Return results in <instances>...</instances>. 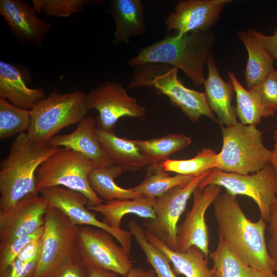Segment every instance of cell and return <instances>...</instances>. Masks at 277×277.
I'll return each mask as SVG.
<instances>
[{
	"mask_svg": "<svg viewBox=\"0 0 277 277\" xmlns=\"http://www.w3.org/2000/svg\"><path fill=\"white\" fill-rule=\"evenodd\" d=\"M213 205L219 239L247 264L265 273H275L265 240V221L248 219L236 196L226 190L216 197Z\"/></svg>",
	"mask_w": 277,
	"mask_h": 277,
	"instance_id": "obj_1",
	"label": "cell"
},
{
	"mask_svg": "<svg viewBox=\"0 0 277 277\" xmlns=\"http://www.w3.org/2000/svg\"><path fill=\"white\" fill-rule=\"evenodd\" d=\"M214 41L210 30L181 36L175 33L142 48L128 62L134 67L151 63L167 64L181 70L194 85H201L205 80V64L211 53Z\"/></svg>",
	"mask_w": 277,
	"mask_h": 277,
	"instance_id": "obj_2",
	"label": "cell"
},
{
	"mask_svg": "<svg viewBox=\"0 0 277 277\" xmlns=\"http://www.w3.org/2000/svg\"><path fill=\"white\" fill-rule=\"evenodd\" d=\"M60 148L32 142L27 132L17 135L8 156L0 166V210H6L25 196L39 193L36 172L45 160Z\"/></svg>",
	"mask_w": 277,
	"mask_h": 277,
	"instance_id": "obj_3",
	"label": "cell"
},
{
	"mask_svg": "<svg viewBox=\"0 0 277 277\" xmlns=\"http://www.w3.org/2000/svg\"><path fill=\"white\" fill-rule=\"evenodd\" d=\"M178 69L172 66L151 63L135 67L128 88L146 87L167 96L192 122L206 116L218 122L208 104L205 92L185 87L178 76Z\"/></svg>",
	"mask_w": 277,
	"mask_h": 277,
	"instance_id": "obj_4",
	"label": "cell"
},
{
	"mask_svg": "<svg viewBox=\"0 0 277 277\" xmlns=\"http://www.w3.org/2000/svg\"><path fill=\"white\" fill-rule=\"evenodd\" d=\"M30 111L31 122L27 133L32 142L39 145L47 144L63 128L79 123L90 111L84 92L62 93L56 89L38 101Z\"/></svg>",
	"mask_w": 277,
	"mask_h": 277,
	"instance_id": "obj_5",
	"label": "cell"
},
{
	"mask_svg": "<svg viewBox=\"0 0 277 277\" xmlns=\"http://www.w3.org/2000/svg\"><path fill=\"white\" fill-rule=\"evenodd\" d=\"M221 127L223 143L222 150L217 154L216 169L248 174L261 170L270 162L272 150L265 146L262 132L255 125L238 122Z\"/></svg>",
	"mask_w": 277,
	"mask_h": 277,
	"instance_id": "obj_6",
	"label": "cell"
},
{
	"mask_svg": "<svg viewBox=\"0 0 277 277\" xmlns=\"http://www.w3.org/2000/svg\"><path fill=\"white\" fill-rule=\"evenodd\" d=\"M95 167L78 152L60 147L37 169L36 191L39 193L45 188L61 186L83 194L89 201L88 206L102 204L105 201L91 189L88 179L89 174Z\"/></svg>",
	"mask_w": 277,
	"mask_h": 277,
	"instance_id": "obj_7",
	"label": "cell"
},
{
	"mask_svg": "<svg viewBox=\"0 0 277 277\" xmlns=\"http://www.w3.org/2000/svg\"><path fill=\"white\" fill-rule=\"evenodd\" d=\"M210 185L224 187L232 195L252 198L259 207L261 218L269 219L271 204L277 197V174L270 163L251 174L229 173L213 169L199 185L203 188Z\"/></svg>",
	"mask_w": 277,
	"mask_h": 277,
	"instance_id": "obj_8",
	"label": "cell"
},
{
	"mask_svg": "<svg viewBox=\"0 0 277 277\" xmlns=\"http://www.w3.org/2000/svg\"><path fill=\"white\" fill-rule=\"evenodd\" d=\"M79 227L60 210L48 207L42 249L34 277H49L60 265L77 253L75 242Z\"/></svg>",
	"mask_w": 277,
	"mask_h": 277,
	"instance_id": "obj_9",
	"label": "cell"
},
{
	"mask_svg": "<svg viewBox=\"0 0 277 277\" xmlns=\"http://www.w3.org/2000/svg\"><path fill=\"white\" fill-rule=\"evenodd\" d=\"M114 239L103 229L80 226L75 242L76 251L87 267L114 272L124 277L133 267L132 262L130 254Z\"/></svg>",
	"mask_w": 277,
	"mask_h": 277,
	"instance_id": "obj_10",
	"label": "cell"
},
{
	"mask_svg": "<svg viewBox=\"0 0 277 277\" xmlns=\"http://www.w3.org/2000/svg\"><path fill=\"white\" fill-rule=\"evenodd\" d=\"M211 170L192 178L187 184L172 188L156 199L153 206L154 218L144 223V230L170 249L177 250V222L191 195Z\"/></svg>",
	"mask_w": 277,
	"mask_h": 277,
	"instance_id": "obj_11",
	"label": "cell"
},
{
	"mask_svg": "<svg viewBox=\"0 0 277 277\" xmlns=\"http://www.w3.org/2000/svg\"><path fill=\"white\" fill-rule=\"evenodd\" d=\"M87 103L89 111L95 109L98 112L97 128L107 131H113L121 117L143 118L147 115L145 108L128 94L126 89L113 82H107L92 89L87 94Z\"/></svg>",
	"mask_w": 277,
	"mask_h": 277,
	"instance_id": "obj_12",
	"label": "cell"
},
{
	"mask_svg": "<svg viewBox=\"0 0 277 277\" xmlns=\"http://www.w3.org/2000/svg\"><path fill=\"white\" fill-rule=\"evenodd\" d=\"M39 194L48 207L56 208L63 212L74 224L88 225L103 229L110 232L128 253H130L132 234L129 231L116 230L100 221L93 211L89 210L88 199L82 193L61 187L43 189Z\"/></svg>",
	"mask_w": 277,
	"mask_h": 277,
	"instance_id": "obj_13",
	"label": "cell"
},
{
	"mask_svg": "<svg viewBox=\"0 0 277 277\" xmlns=\"http://www.w3.org/2000/svg\"><path fill=\"white\" fill-rule=\"evenodd\" d=\"M221 190V187L215 185H210L203 188L199 186L194 190L192 207L177 227L176 251L185 252L194 246L202 250L209 258V234L205 213Z\"/></svg>",
	"mask_w": 277,
	"mask_h": 277,
	"instance_id": "obj_14",
	"label": "cell"
},
{
	"mask_svg": "<svg viewBox=\"0 0 277 277\" xmlns=\"http://www.w3.org/2000/svg\"><path fill=\"white\" fill-rule=\"evenodd\" d=\"M38 194H29L10 208L0 210V243L29 235L44 226L48 207Z\"/></svg>",
	"mask_w": 277,
	"mask_h": 277,
	"instance_id": "obj_15",
	"label": "cell"
},
{
	"mask_svg": "<svg viewBox=\"0 0 277 277\" xmlns=\"http://www.w3.org/2000/svg\"><path fill=\"white\" fill-rule=\"evenodd\" d=\"M231 0H181L166 18V31L181 36L194 31H207L218 21Z\"/></svg>",
	"mask_w": 277,
	"mask_h": 277,
	"instance_id": "obj_16",
	"label": "cell"
},
{
	"mask_svg": "<svg viewBox=\"0 0 277 277\" xmlns=\"http://www.w3.org/2000/svg\"><path fill=\"white\" fill-rule=\"evenodd\" d=\"M36 11L22 0H1L0 14L11 33L20 42L39 46L52 27L37 17Z\"/></svg>",
	"mask_w": 277,
	"mask_h": 277,
	"instance_id": "obj_17",
	"label": "cell"
},
{
	"mask_svg": "<svg viewBox=\"0 0 277 277\" xmlns=\"http://www.w3.org/2000/svg\"><path fill=\"white\" fill-rule=\"evenodd\" d=\"M96 119L86 116L72 132L57 135L47 143L50 146L72 149L91 161L95 167L113 164L96 133Z\"/></svg>",
	"mask_w": 277,
	"mask_h": 277,
	"instance_id": "obj_18",
	"label": "cell"
},
{
	"mask_svg": "<svg viewBox=\"0 0 277 277\" xmlns=\"http://www.w3.org/2000/svg\"><path fill=\"white\" fill-rule=\"evenodd\" d=\"M208 75L204 82V92L211 110L217 115L218 123L226 127L236 124V115L231 101L234 89L230 81L225 82L220 76L212 53L206 62Z\"/></svg>",
	"mask_w": 277,
	"mask_h": 277,
	"instance_id": "obj_19",
	"label": "cell"
},
{
	"mask_svg": "<svg viewBox=\"0 0 277 277\" xmlns=\"http://www.w3.org/2000/svg\"><path fill=\"white\" fill-rule=\"evenodd\" d=\"M145 9L140 0L110 1L109 13L115 24L113 45L129 44L131 37L144 34L146 29Z\"/></svg>",
	"mask_w": 277,
	"mask_h": 277,
	"instance_id": "obj_20",
	"label": "cell"
},
{
	"mask_svg": "<svg viewBox=\"0 0 277 277\" xmlns=\"http://www.w3.org/2000/svg\"><path fill=\"white\" fill-rule=\"evenodd\" d=\"M98 139L113 164L124 171H136L153 162L143 154L133 140L117 136L113 131L96 128Z\"/></svg>",
	"mask_w": 277,
	"mask_h": 277,
	"instance_id": "obj_21",
	"label": "cell"
},
{
	"mask_svg": "<svg viewBox=\"0 0 277 277\" xmlns=\"http://www.w3.org/2000/svg\"><path fill=\"white\" fill-rule=\"evenodd\" d=\"M46 97L44 90L27 87L19 71L12 65L0 62V98L13 105L30 110L39 100Z\"/></svg>",
	"mask_w": 277,
	"mask_h": 277,
	"instance_id": "obj_22",
	"label": "cell"
},
{
	"mask_svg": "<svg viewBox=\"0 0 277 277\" xmlns=\"http://www.w3.org/2000/svg\"><path fill=\"white\" fill-rule=\"evenodd\" d=\"M144 231L146 239L168 257L176 274H183L186 277H215L212 268L208 267V258L198 247L191 246L185 252L173 250L151 233Z\"/></svg>",
	"mask_w": 277,
	"mask_h": 277,
	"instance_id": "obj_23",
	"label": "cell"
},
{
	"mask_svg": "<svg viewBox=\"0 0 277 277\" xmlns=\"http://www.w3.org/2000/svg\"><path fill=\"white\" fill-rule=\"evenodd\" d=\"M155 200L146 197L137 199L114 200L105 201L95 206H87V208L91 211L102 214L103 222L109 227L121 230L122 219L128 214L153 219V206Z\"/></svg>",
	"mask_w": 277,
	"mask_h": 277,
	"instance_id": "obj_24",
	"label": "cell"
},
{
	"mask_svg": "<svg viewBox=\"0 0 277 277\" xmlns=\"http://www.w3.org/2000/svg\"><path fill=\"white\" fill-rule=\"evenodd\" d=\"M238 36L248 52L245 76L247 88L251 90L274 69V60L261 43L247 31H238Z\"/></svg>",
	"mask_w": 277,
	"mask_h": 277,
	"instance_id": "obj_25",
	"label": "cell"
},
{
	"mask_svg": "<svg viewBox=\"0 0 277 277\" xmlns=\"http://www.w3.org/2000/svg\"><path fill=\"white\" fill-rule=\"evenodd\" d=\"M209 258L213 263L215 277H277L275 273H265L247 264L220 239Z\"/></svg>",
	"mask_w": 277,
	"mask_h": 277,
	"instance_id": "obj_26",
	"label": "cell"
},
{
	"mask_svg": "<svg viewBox=\"0 0 277 277\" xmlns=\"http://www.w3.org/2000/svg\"><path fill=\"white\" fill-rule=\"evenodd\" d=\"M123 172L114 164L95 167L88 175V182L91 189L104 201L144 197L132 188L125 189L115 183V179Z\"/></svg>",
	"mask_w": 277,
	"mask_h": 277,
	"instance_id": "obj_27",
	"label": "cell"
},
{
	"mask_svg": "<svg viewBox=\"0 0 277 277\" xmlns=\"http://www.w3.org/2000/svg\"><path fill=\"white\" fill-rule=\"evenodd\" d=\"M192 178L181 174L171 176L164 169L162 162H155L147 166L143 181L131 188L146 197L156 199L175 186L187 184Z\"/></svg>",
	"mask_w": 277,
	"mask_h": 277,
	"instance_id": "obj_28",
	"label": "cell"
},
{
	"mask_svg": "<svg viewBox=\"0 0 277 277\" xmlns=\"http://www.w3.org/2000/svg\"><path fill=\"white\" fill-rule=\"evenodd\" d=\"M228 73L236 94L235 110L241 123L244 125H256L261 122L262 117L270 116L257 93L252 90L245 89L233 72Z\"/></svg>",
	"mask_w": 277,
	"mask_h": 277,
	"instance_id": "obj_29",
	"label": "cell"
},
{
	"mask_svg": "<svg viewBox=\"0 0 277 277\" xmlns=\"http://www.w3.org/2000/svg\"><path fill=\"white\" fill-rule=\"evenodd\" d=\"M140 151L153 162H161L173 153L187 147L191 139L183 134H170L149 140H134Z\"/></svg>",
	"mask_w": 277,
	"mask_h": 277,
	"instance_id": "obj_30",
	"label": "cell"
},
{
	"mask_svg": "<svg viewBox=\"0 0 277 277\" xmlns=\"http://www.w3.org/2000/svg\"><path fill=\"white\" fill-rule=\"evenodd\" d=\"M162 164L167 172L195 177L217 168V153L210 149L204 148L193 158L179 160L167 159Z\"/></svg>",
	"mask_w": 277,
	"mask_h": 277,
	"instance_id": "obj_31",
	"label": "cell"
},
{
	"mask_svg": "<svg viewBox=\"0 0 277 277\" xmlns=\"http://www.w3.org/2000/svg\"><path fill=\"white\" fill-rule=\"evenodd\" d=\"M130 232L144 252L146 260L152 266L156 277H177L170 265V260L160 249L146 238L144 229L135 220L128 222Z\"/></svg>",
	"mask_w": 277,
	"mask_h": 277,
	"instance_id": "obj_32",
	"label": "cell"
},
{
	"mask_svg": "<svg viewBox=\"0 0 277 277\" xmlns=\"http://www.w3.org/2000/svg\"><path fill=\"white\" fill-rule=\"evenodd\" d=\"M30 111L19 108L0 98V138L2 140L28 131Z\"/></svg>",
	"mask_w": 277,
	"mask_h": 277,
	"instance_id": "obj_33",
	"label": "cell"
},
{
	"mask_svg": "<svg viewBox=\"0 0 277 277\" xmlns=\"http://www.w3.org/2000/svg\"><path fill=\"white\" fill-rule=\"evenodd\" d=\"M84 0H33V7L37 13L47 16L68 17L83 11L88 3Z\"/></svg>",
	"mask_w": 277,
	"mask_h": 277,
	"instance_id": "obj_34",
	"label": "cell"
},
{
	"mask_svg": "<svg viewBox=\"0 0 277 277\" xmlns=\"http://www.w3.org/2000/svg\"><path fill=\"white\" fill-rule=\"evenodd\" d=\"M44 230L43 226L29 235L10 242L0 243V269L12 263L26 245L42 237Z\"/></svg>",
	"mask_w": 277,
	"mask_h": 277,
	"instance_id": "obj_35",
	"label": "cell"
},
{
	"mask_svg": "<svg viewBox=\"0 0 277 277\" xmlns=\"http://www.w3.org/2000/svg\"><path fill=\"white\" fill-rule=\"evenodd\" d=\"M251 90L257 93L270 116L277 111V70L273 69L262 82Z\"/></svg>",
	"mask_w": 277,
	"mask_h": 277,
	"instance_id": "obj_36",
	"label": "cell"
},
{
	"mask_svg": "<svg viewBox=\"0 0 277 277\" xmlns=\"http://www.w3.org/2000/svg\"><path fill=\"white\" fill-rule=\"evenodd\" d=\"M49 277H89L87 266L77 253L60 265Z\"/></svg>",
	"mask_w": 277,
	"mask_h": 277,
	"instance_id": "obj_37",
	"label": "cell"
},
{
	"mask_svg": "<svg viewBox=\"0 0 277 277\" xmlns=\"http://www.w3.org/2000/svg\"><path fill=\"white\" fill-rule=\"evenodd\" d=\"M38 261L24 263L16 258L10 264L0 269V277H34Z\"/></svg>",
	"mask_w": 277,
	"mask_h": 277,
	"instance_id": "obj_38",
	"label": "cell"
},
{
	"mask_svg": "<svg viewBox=\"0 0 277 277\" xmlns=\"http://www.w3.org/2000/svg\"><path fill=\"white\" fill-rule=\"evenodd\" d=\"M247 31L261 43L274 60H277V29L270 35H265L253 28H249Z\"/></svg>",
	"mask_w": 277,
	"mask_h": 277,
	"instance_id": "obj_39",
	"label": "cell"
},
{
	"mask_svg": "<svg viewBox=\"0 0 277 277\" xmlns=\"http://www.w3.org/2000/svg\"><path fill=\"white\" fill-rule=\"evenodd\" d=\"M43 245L42 236L26 245L17 259L24 263H30L39 259Z\"/></svg>",
	"mask_w": 277,
	"mask_h": 277,
	"instance_id": "obj_40",
	"label": "cell"
},
{
	"mask_svg": "<svg viewBox=\"0 0 277 277\" xmlns=\"http://www.w3.org/2000/svg\"><path fill=\"white\" fill-rule=\"evenodd\" d=\"M268 222L271 238L277 240V197L271 205Z\"/></svg>",
	"mask_w": 277,
	"mask_h": 277,
	"instance_id": "obj_41",
	"label": "cell"
},
{
	"mask_svg": "<svg viewBox=\"0 0 277 277\" xmlns=\"http://www.w3.org/2000/svg\"><path fill=\"white\" fill-rule=\"evenodd\" d=\"M124 277H156V275L153 269L133 267Z\"/></svg>",
	"mask_w": 277,
	"mask_h": 277,
	"instance_id": "obj_42",
	"label": "cell"
},
{
	"mask_svg": "<svg viewBox=\"0 0 277 277\" xmlns=\"http://www.w3.org/2000/svg\"><path fill=\"white\" fill-rule=\"evenodd\" d=\"M89 277H117L118 274L94 267H87Z\"/></svg>",
	"mask_w": 277,
	"mask_h": 277,
	"instance_id": "obj_43",
	"label": "cell"
},
{
	"mask_svg": "<svg viewBox=\"0 0 277 277\" xmlns=\"http://www.w3.org/2000/svg\"><path fill=\"white\" fill-rule=\"evenodd\" d=\"M267 247L275 267V272L277 274V240L271 238L268 241Z\"/></svg>",
	"mask_w": 277,
	"mask_h": 277,
	"instance_id": "obj_44",
	"label": "cell"
},
{
	"mask_svg": "<svg viewBox=\"0 0 277 277\" xmlns=\"http://www.w3.org/2000/svg\"><path fill=\"white\" fill-rule=\"evenodd\" d=\"M273 138L275 141L274 149L272 150L271 157L269 163L277 174V134L274 133Z\"/></svg>",
	"mask_w": 277,
	"mask_h": 277,
	"instance_id": "obj_45",
	"label": "cell"
},
{
	"mask_svg": "<svg viewBox=\"0 0 277 277\" xmlns=\"http://www.w3.org/2000/svg\"><path fill=\"white\" fill-rule=\"evenodd\" d=\"M274 133L277 134V130L275 131L274 132Z\"/></svg>",
	"mask_w": 277,
	"mask_h": 277,
	"instance_id": "obj_46",
	"label": "cell"
}]
</instances>
